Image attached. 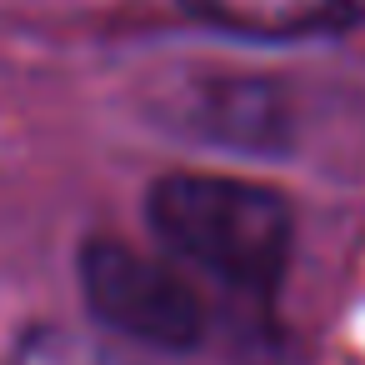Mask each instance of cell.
<instances>
[{
	"label": "cell",
	"mask_w": 365,
	"mask_h": 365,
	"mask_svg": "<svg viewBox=\"0 0 365 365\" xmlns=\"http://www.w3.org/2000/svg\"><path fill=\"white\" fill-rule=\"evenodd\" d=\"M145 225L165 255L245 295H270L285 280L295 240V215L280 190L200 170L160 175L145 195Z\"/></svg>",
	"instance_id": "1"
},
{
	"label": "cell",
	"mask_w": 365,
	"mask_h": 365,
	"mask_svg": "<svg viewBox=\"0 0 365 365\" xmlns=\"http://www.w3.org/2000/svg\"><path fill=\"white\" fill-rule=\"evenodd\" d=\"M76 275H81L86 310L110 335L165 355L195 350L205 340V305L165 260L130 250L125 240L96 235L81 245Z\"/></svg>",
	"instance_id": "2"
},
{
	"label": "cell",
	"mask_w": 365,
	"mask_h": 365,
	"mask_svg": "<svg viewBox=\"0 0 365 365\" xmlns=\"http://www.w3.org/2000/svg\"><path fill=\"white\" fill-rule=\"evenodd\" d=\"M180 11L235 41H310L350 21V0H180Z\"/></svg>",
	"instance_id": "3"
},
{
	"label": "cell",
	"mask_w": 365,
	"mask_h": 365,
	"mask_svg": "<svg viewBox=\"0 0 365 365\" xmlns=\"http://www.w3.org/2000/svg\"><path fill=\"white\" fill-rule=\"evenodd\" d=\"M205 125L225 145L270 150V135L280 130V110H275V96L265 86L240 81V86H215L205 96Z\"/></svg>",
	"instance_id": "4"
},
{
	"label": "cell",
	"mask_w": 365,
	"mask_h": 365,
	"mask_svg": "<svg viewBox=\"0 0 365 365\" xmlns=\"http://www.w3.org/2000/svg\"><path fill=\"white\" fill-rule=\"evenodd\" d=\"M11 365H135V360L101 335L66 330V325H41L16 345Z\"/></svg>",
	"instance_id": "5"
}]
</instances>
